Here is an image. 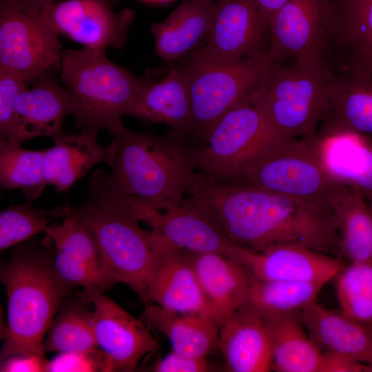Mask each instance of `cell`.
<instances>
[{"mask_svg":"<svg viewBox=\"0 0 372 372\" xmlns=\"http://www.w3.org/2000/svg\"><path fill=\"white\" fill-rule=\"evenodd\" d=\"M149 203L119 194L90 190L87 200L72 207L44 209L47 216L72 218L88 229L99 249L102 266L114 283L129 287L147 302V276L154 249V235L143 229Z\"/></svg>","mask_w":372,"mask_h":372,"instance_id":"3957f363","label":"cell"},{"mask_svg":"<svg viewBox=\"0 0 372 372\" xmlns=\"http://www.w3.org/2000/svg\"><path fill=\"white\" fill-rule=\"evenodd\" d=\"M186 196L238 246L258 251L293 244L338 256V232L331 207L218 183L199 171Z\"/></svg>","mask_w":372,"mask_h":372,"instance_id":"6da1fadb","label":"cell"},{"mask_svg":"<svg viewBox=\"0 0 372 372\" xmlns=\"http://www.w3.org/2000/svg\"><path fill=\"white\" fill-rule=\"evenodd\" d=\"M288 0H253L260 12L269 21Z\"/></svg>","mask_w":372,"mask_h":372,"instance_id":"ee69618b","label":"cell"},{"mask_svg":"<svg viewBox=\"0 0 372 372\" xmlns=\"http://www.w3.org/2000/svg\"><path fill=\"white\" fill-rule=\"evenodd\" d=\"M46 236L18 246L1 269L7 295V324L1 360L17 354L44 355V338L70 287L55 271Z\"/></svg>","mask_w":372,"mask_h":372,"instance_id":"277c9868","label":"cell"},{"mask_svg":"<svg viewBox=\"0 0 372 372\" xmlns=\"http://www.w3.org/2000/svg\"><path fill=\"white\" fill-rule=\"evenodd\" d=\"M45 233L56 251L65 252L103 269L94 240L81 222L65 218L61 224L49 225Z\"/></svg>","mask_w":372,"mask_h":372,"instance_id":"d590c367","label":"cell"},{"mask_svg":"<svg viewBox=\"0 0 372 372\" xmlns=\"http://www.w3.org/2000/svg\"><path fill=\"white\" fill-rule=\"evenodd\" d=\"M116 152L110 170H95L92 191L141 198L157 209L180 203L198 171L200 143L192 134L170 130L158 136L123 125L113 135Z\"/></svg>","mask_w":372,"mask_h":372,"instance_id":"7a4b0ae2","label":"cell"},{"mask_svg":"<svg viewBox=\"0 0 372 372\" xmlns=\"http://www.w3.org/2000/svg\"><path fill=\"white\" fill-rule=\"evenodd\" d=\"M112 0H64L41 12L59 35L84 47L106 50L124 47L135 19L132 9L115 12Z\"/></svg>","mask_w":372,"mask_h":372,"instance_id":"5bb4252c","label":"cell"},{"mask_svg":"<svg viewBox=\"0 0 372 372\" xmlns=\"http://www.w3.org/2000/svg\"><path fill=\"white\" fill-rule=\"evenodd\" d=\"M145 223L151 231L179 249L217 253L233 259L236 256L238 245L187 198L179 203L156 209Z\"/></svg>","mask_w":372,"mask_h":372,"instance_id":"ac0fdd59","label":"cell"},{"mask_svg":"<svg viewBox=\"0 0 372 372\" xmlns=\"http://www.w3.org/2000/svg\"><path fill=\"white\" fill-rule=\"evenodd\" d=\"M280 138L252 103L240 106L223 116L200 144L198 171L231 184L247 164Z\"/></svg>","mask_w":372,"mask_h":372,"instance_id":"9c48e42d","label":"cell"},{"mask_svg":"<svg viewBox=\"0 0 372 372\" xmlns=\"http://www.w3.org/2000/svg\"><path fill=\"white\" fill-rule=\"evenodd\" d=\"M369 329L370 332H371V334H372V325L369 326Z\"/></svg>","mask_w":372,"mask_h":372,"instance_id":"f6af8a7d","label":"cell"},{"mask_svg":"<svg viewBox=\"0 0 372 372\" xmlns=\"http://www.w3.org/2000/svg\"><path fill=\"white\" fill-rule=\"evenodd\" d=\"M86 304L79 298L72 302L63 301L43 342L45 353H62L98 348L91 311Z\"/></svg>","mask_w":372,"mask_h":372,"instance_id":"1f68e13d","label":"cell"},{"mask_svg":"<svg viewBox=\"0 0 372 372\" xmlns=\"http://www.w3.org/2000/svg\"><path fill=\"white\" fill-rule=\"evenodd\" d=\"M21 145L0 140V184L8 189H21L32 200L47 185L43 174L45 149H27Z\"/></svg>","mask_w":372,"mask_h":372,"instance_id":"d6a6232c","label":"cell"},{"mask_svg":"<svg viewBox=\"0 0 372 372\" xmlns=\"http://www.w3.org/2000/svg\"><path fill=\"white\" fill-rule=\"evenodd\" d=\"M153 233L154 249L147 276V302H153L176 312L200 313L215 318L186 250Z\"/></svg>","mask_w":372,"mask_h":372,"instance_id":"9a60e30c","label":"cell"},{"mask_svg":"<svg viewBox=\"0 0 372 372\" xmlns=\"http://www.w3.org/2000/svg\"><path fill=\"white\" fill-rule=\"evenodd\" d=\"M43 209L34 208L31 200L10 207L0 214V251L45 232L48 219Z\"/></svg>","mask_w":372,"mask_h":372,"instance_id":"e575fe53","label":"cell"},{"mask_svg":"<svg viewBox=\"0 0 372 372\" xmlns=\"http://www.w3.org/2000/svg\"><path fill=\"white\" fill-rule=\"evenodd\" d=\"M268 320L271 337V371L321 372L324 354L297 313Z\"/></svg>","mask_w":372,"mask_h":372,"instance_id":"f546056e","label":"cell"},{"mask_svg":"<svg viewBox=\"0 0 372 372\" xmlns=\"http://www.w3.org/2000/svg\"><path fill=\"white\" fill-rule=\"evenodd\" d=\"M59 36L41 12L0 0V65L20 74L28 85L60 70L63 52Z\"/></svg>","mask_w":372,"mask_h":372,"instance_id":"30bf717a","label":"cell"},{"mask_svg":"<svg viewBox=\"0 0 372 372\" xmlns=\"http://www.w3.org/2000/svg\"><path fill=\"white\" fill-rule=\"evenodd\" d=\"M186 251L220 326L228 316L246 304L249 275L233 258L217 253Z\"/></svg>","mask_w":372,"mask_h":372,"instance_id":"7402d4cb","label":"cell"},{"mask_svg":"<svg viewBox=\"0 0 372 372\" xmlns=\"http://www.w3.org/2000/svg\"><path fill=\"white\" fill-rule=\"evenodd\" d=\"M331 207L338 232V254L346 265L372 262V208L356 192L341 185Z\"/></svg>","mask_w":372,"mask_h":372,"instance_id":"f1b7e54d","label":"cell"},{"mask_svg":"<svg viewBox=\"0 0 372 372\" xmlns=\"http://www.w3.org/2000/svg\"><path fill=\"white\" fill-rule=\"evenodd\" d=\"M333 280L340 310L362 324H372V262L347 264Z\"/></svg>","mask_w":372,"mask_h":372,"instance_id":"836d02e7","label":"cell"},{"mask_svg":"<svg viewBox=\"0 0 372 372\" xmlns=\"http://www.w3.org/2000/svg\"><path fill=\"white\" fill-rule=\"evenodd\" d=\"M314 137L279 138L247 164L229 185L331 207L342 185L325 169Z\"/></svg>","mask_w":372,"mask_h":372,"instance_id":"ba28073f","label":"cell"},{"mask_svg":"<svg viewBox=\"0 0 372 372\" xmlns=\"http://www.w3.org/2000/svg\"><path fill=\"white\" fill-rule=\"evenodd\" d=\"M246 304L268 319L297 313L316 300L327 283L322 282L265 281L249 276Z\"/></svg>","mask_w":372,"mask_h":372,"instance_id":"4dcf8cb0","label":"cell"},{"mask_svg":"<svg viewBox=\"0 0 372 372\" xmlns=\"http://www.w3.org/2000/svg\"><path fill=\"white\" fill-rule=\"evenodd\" d=\"M218 349L227 371H271L269 320L252 307L244 304L220 324Z\"/></svg>","mask_w":372,"mask_h":372,"instance_id":"e0dca14e","label":"cell"},{"mask_svg":"<svg viewBox=\"0 0 372 372\" xmlns=\"http://www.w3.org/2000/svg\"><path fill=\"white\" fill-rule=\"evenodd\" d=\"M48 361L42 354H17L1 360V372L46 371Z\"/></svg>","mask_w":372,"mask_h":372,"instance_id":"60d3db41","label":"cell"},{"mask_svg":"<svg viewBox=\"0 0 372 372\" xmlns=\"http://www.w3.org/2000/svg\"><path fill=\"white\" fill-rule=\"evenodd\" d=\"M118 1H119V0H112V1L113 3H116V2H118Z\"/></svg>","mask_w":372,"mask_h":372,"instance_id":"bcb514c9","label":"cell"},{"mask_svg":"<svg viewBox=\"0 0 372 372\" xmlns=\"http://www.w3.org/2000/svg\"><path fill=\"white\" fill-rule=\"evenodd\" d=\"M314 142L331 177L372 208V137L349 131L321 132Z\"/></svg>","mask_w":372,"mask_h":372,"instance_id":"d6986e66","label":"cell"},{"mask_svg":"<svg viewBox=\"0 0 372 372\" xmlns=\"http://www.w3.org/2000/svg\"><path fill=\"white\" fill-rule=\"evenodd\" d=\"M60 78L74 105L75 126L82 132L107 130L112 136L123 125L141 90L153 79L138 76L110 60L105 50L84 47L63 52Z\"/></svg>","mask_w":372,"mask_h":372,"instance_id":"5b68a950","label":"cell"},{"mask_svg":"<svg viewBox=\"0 0 372 372\" xmlns=\"http://www.w3.org/2000/svg\"><path fill=\"white\" fill-rule=\"evenodd\" d=\"M97 289H84L78 298L91 304L95 340L112 371H135L141 359L156 353L158 343L143 322Z\"/></svg>","mask_w":372,"mask_h":372,"instance_id":"8fae6325","label":"cell"},{"mask_svg":"<svg viewBox=\"0 0 372 372\" xmlns=\"http://www.w3.org/2000/svg\"><path fill=\"white\" fill-rule=\"evenodd\" d=\"M23 141L39 136L54 137L62 134L64 118L73 114L74 105L66 88L54 73H47L23 89L15 101Z\"/></svg>","mask_w":372,"mask_h":372,"instance_id":"603a6c76","label":"cell"},{"mask_svg":"<svg viewBox=\"0 0 372 372\" xmlns=\"http://www.w3.org/2000/svg\"><path fill=\"white\" fill-rule=\"evenodd\" d=\"M297 316L323 353L346 356L372 366V335L364 324L316 300Z\"/></svg>","mask_w":372,"mask_h":372,"instance_id":"44dd1931","label":"cell"},{"mask_svg":"<svg viewBox=\"0 0 372 372\" xmlns=\"http://www.w3.org/2000/svg\"><path fill=\"white\" fill-rule=\"evenodd\" d=\"M331 0H288L269 19V56L276 63L329 55Z\"/></svg>","mask_w":372,"mask_h":372,"instance_id":"4fadbf2b","label":"cell"},{"mask_svg":"<svg viewBox=\"0 0 372 372\" xmlns=\"http://www.w3.org/2000/svg\"><path fill=\"white\" fill-rule=\"evenodd\" d=\"M216 9L214 0H185L169 16L151 25L155 54L173 62L190 52L207 36Z\"/></svg>","mask_w":372,"mask_h":372,"instance_id":"83f0119b","label":"cell"},{"mask_svg":"<svg viewBox=\"0 0 372 372\" xmlns=\"http://www.w3.org/2000/svg\"><path fill=\"white\" fill-rule=\"evenodd\" d=\"M321 372H372V366L350 358L323 353Z\"/></svg>","mask_w":372,"mask_h":372,"instance_id":"b9f144b4","label":"cell"},{"mask_svg":"<svg viewBox=\"0 0 372 372\" xmlns=\"http://www.w3.org/2000/svg\"><path fill=\"white\" fill-rule=\"evenodd\" d=\"M156 372H207L214 371L207 358H193L172 351L152 368Z\"/></svg>","mask_w":372,"mask_h":372,"instance_id":"ab89813d","label":"cell"},{"mask_svg":"<svg viewBox=\"0 0 372 372\" xmlns=\"http://www.w3.org/2000/svg\"><path fill=\"white\" fill-rule=\"evenodd\" d=\"M46 371H112L107 355L99 349L62 353L48 361Z\"/></svg>","mask_w":372,"mask_h":372,"instance_id":"f35d334b","label":"cell"},{"mask_svg":"<svg viewBox=\"0 0 372 372\" xmlns=\"http://www.w3.org/2000/svg\"><path fill=\"white\" fill-rule=\"evenodd\" d=\"M142 318L149 329L167 337L174 352L202 358L218 349L220 326L211 316L176 312L152 304L145 308Z\"/></svg>","mask_w":372,"mask_h":372,"instance_id":"4316f807","label":"cell"},{"mask_svg":"<svg viewBox=\"0 0 372 372\" xmlns=\"http://www.w3.org/2000/svg\"><path fill=\"white\" fill-rule=\"evenodd\" d=\"M176 64L185 74L189 90L193 138L203 143L216 123L227 113L251 104L276 64L269 56L216 61L195 50Z\"/></svg>","mask_w":372,"mask_h":372,"instance_id":"52a82bcc","label":"cell"},{"mask_svg":"<svg viewBox=\"0 0 372 372\" xmlns=\"http://www.w3.org/2000/svg\"><path fill=\"white\" fill-rule=\"evenodd\" d=\"M234 260L250 276L265 281L328 283L346 265L337 256L293 244L275 245L258 251L238 246Z\"/></svg>","mask_w":372,"mask_h":372,"instance_id":"2e32d148","label":"cell"},{"mask_svg":"<svg viewBox=\"0 0 372 372\" xmlns=\"http://www.w3.org/2000/svg\"><path fill=\"white\" fill-rule=\"evenodd\" d=\"M216 1L215 17L207 43L195 50L216 61L269 56V23L253 0Z\"/></svg>","mask_w":372,"mask_h":372,"instance_id":"7c38bea8","label":"cell"},{"mask_svg":"<svg viewBox=\"0 0 372 372\" xmlns=\"http://www.w3.org/2000/svg\"><path fill=\"white\" fill-rule=\"evenodd\" d=\"M54 265L58 276L70 288L80 286L105 291L114 284L102 268L65 252L56 251Z\"/></svg>","mask_w":372,"mask_h":372,"instance_id":"74e56055","label":"cell"},{"mask_svg":"<svg viewBox=\"0 0 372 372\" xmlns=\"http://www.w3.org/2000/svg\"><path fill=\"white\" fill-rule=\"evenodd\" d=\"M18 8L32 12H41L46 6L59 0H1Z\"/></svg>","mask_w":372,"mask_h":372,"instance_id":"7bdbcfd3","label":"cell"},{"mask_svg":"<svg viewBox=\"0 0 372 372\" xmlns=\"http://www.w3.org/2000/svg\"><path fill=\"white\" fill-rule=\"evenodd\" d=\"M329 45L344 65L372 74V0H331Z\"/></svg>","mask_w":372,"mask_h":372,"instance_id":"d4e9b609","label":"cell"},{"mask_svg":"<svg viewBox=\"0 0 372 372\" xmlns=\"http://www.w3.org/2000/svg\"><path fill=\"white\" fill-rule=\"evenodd\" d=\"M337 72L321 132L372 134V74L343 65Z\"/></svg>","mask_w":372,"mask_h":372,"instance_id":"484cf974","label":"cell"},{"mask_svg":"<svg viewBox=\"0 0 372 372\" xmlns=\"http://www.w3.org/2000/svg\"><path fill=\"white\" fill-rule=\"evenodd\" d=\"M130 116L144 123H162L170 130L192 135L191 101L185 72L176 65H172L163 80H153L141 90Z\"/></svg>","mask_w":372,"mask_h":372,"instance_id":"cb8c5ba5","label":"cell"},{"mask_svg":"<svg viewBox=\"0 0 372 372\" xmlns=\"http://www.w3.org/2000/svg\"><path fill=\"white\" fill-rule=\"evenodd\" d=\"M28 85L20 74L0 65V140L23 143L15 101Z\"/></svg>","mask_w":372,"mask_h":372,"instance_id":"8d00e7d4","label":"cell"},{"mask_svg":"<svg viewBox=\"0 0 372 372\" xmlns=\"http://www.w3.org/2000/svg\"><path fill=\"white\" fill-rule=\"evenodd\" d=\"M336 79L329 55L276 63L251 103L281 137L312 138L326 116Z\"/></svg>","mask_w":372,"mask_h":372,"instance_id":"8992f818","label":"cell"},{"mask_svg":"<svg viewBox=\"0 0 372 372\" xmlns=\"http://www.w3.org/2000/svg\"><path fill=\"white\" fill-rule=\"evenodd\" d=\"M97 133L82 132L79 134L65 132L54 137V145L46 148L43 159V174L47 185L58 193L67 192L99 163L109 166L113 163L116 143L107 146L97 141Z\"/></svg>","mask_w":372,"mask_h":372,"instance_id":"ffe728a7","label":"cell"}]
</instances>
